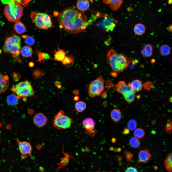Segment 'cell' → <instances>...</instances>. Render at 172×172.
Wrapping results in <instances>:
<instances>
[{"label":"cell","mask_w":172,"mask_h":172,"mask_svg":"<svg viewBox=\"0 0 172 172\" xmlns=\"http://www.w3.org/2000/svg\"><path fill=\"white\" fill-rule=\"evenodd\" d=\"M73 93L75 95H77L79 94V92L78 90H74L73 91Z\"/></svg>","instance_id":"c3c4849f"},{"label":"cell","mask_w":172,"mask_h":172,"mask_svg":"<svg viewBox=\"0 0 172 172\" xmlns=\"http://www.w3.org/2000/svg\"><path fill=\"white\" fill-rule=\"evenodd\" d=\"M145 133L142 128H138L134 131V134L135 137L139 139L142 138L145 136Z\"/></svg>","instance_id":"f546056e"},{"label":"cell","mask_w":172,"mask_h":172,"mask_svg":"<svg viewBox=\"0 0 172 172\" xmlns=\"http://www.w3.org/2000/svg\"><path fill=\"white\" fill-rule=\"evenodd\" d=\"M117 151L120 152L121 151V149L120 148L118 147L117 148Z\"/></svg>","instance_id":"816d5d0a"},{"label":"cell","mask_w":172,"mask_h":172,"mask_svg":"<svg viewBox=\"0 0 172 172\" xmlns=\"http://www.w3.org/2000/svg\"><path fill=\"white\" fill-rule=\"evenodd\" d=\"M19 97L15 94H12L8 95L6 98V102L9 106H13L17 105L18 103Z\"/></svg>","instance_id":"ac0fdd59"},{"label":"cell","mask_w":172,"mask_h":172,"mask_svg":"<svg viewBox=\"0 0 172 172\" xmlns=\"http://www.w3.org/2000/svg\"><path fill=\"white\" fill-rule=\"evenodd\" d=\"M130 132V130L128 128L125 127L124 128V130L122 132V134L124 135H125L129 134Z\"/></svg>","instance_id":"ee69618b"},{"label":"cell","mask_w":172,"mask_h":172,"mask_svg":"<svg viewBox=\"0 0 172 172\" xmlns=\"http://www.w3.org/2000/svg\"><path fill=\"white\" fill-rule=\"evenodd\" d=\"M130 83L132 88L135 93L140 91L142 89V84L139 80H134Z\"/></svg>","instance_id":"7402d4cb"},{"label":"cell","mask_w":172,"mask_h":172,"mask_svg":"<svg viewBox=\"0 0 172 172\" xmlns=\"http://www.w3.org/2000/svg\"><path fill=\"white\" fill-rule=\"evenodd\" d=\"M34 63L32 62H30L29 64V67H32L34 66Z\"/></svg>","instance_id":"f6af8a7d"},{"label":"cell","mask_w":172,"mask_h":172,"mask_svg":"<svg viewBox=\"0 0 172 172\" xmlns=\"http://www.w3.org/2000/svg\"><path fill=\"white\" fill-rule=\"evenodd\" d=\"M26 36L25 38V42L28 45L32 46L35 43V40L34 38L31 36Z\"/></svg>","instance_id":"74e56055"},{"label":"cell","mask_w":172,"mask_h":172,"mask_svg":"<svg viewBox=\"0 0 172 172\" xmlns=\"http://www.w3.org/2000/svg\"><path fill=\"white\" fill-rule=\"evenodd\" d=\"M75 107L77 111L79 112H81L86 108V105L84 102L79 101L76 103Z\"/></svg>","instance_id":"f1b7e54d"},{"label":"cell","mask_w":172,"mask_h":172,"mask_svg":"<svg viewBox=\"0 0 172 172\" xmlns=\"http://www.w3.org/2000/svg\"><path fill=\"white\" fill-rule=\"evenodd\" d=\"M130 144L132 147L136 148L140 145V142L139 139L135 137H133L130 140Z\"/></svg>","instance_id":"d6a6232c"},{"label":"cell","mask_w":172,"mask_h":172,"mask_svg":"<svg viewBox=\"0 0 172 172\" xmlns=\"http://www.w3.org/2000/svg\"><path fill=\"white\" fill-rule=\"evenodd\" d=\"M82 124L85 130L88 131L93 129L95 124L93 120L91 118H87L85 119L83 121Z\"/></svg>","instance_id":"e0dca14e"},{"label":"cell","mask_w":172,"mask_h":172,"mask_svg":"<svg viewBox=\"0 0 172 172\" xmlns=\"http://www.w3.org/2000/svg\"></svg>","instance_id":"6f0895ef"},{"label":"cell","mask_w":172,"mask_h":172,"mask_svg":"<svg viewBox=\"0 0 172 172\" xmlns=\"http://www.w3.org/2000/svg\"><path fill=\"white\" fill-rule=\"evenodd\" d=\"M107 60L112 70L118 73L128 67L130 63L126 55L118 53L113 49L110 50L107 53Z\"/></svg>","instance_id":"3957f363"},{"label":"cell","mask_w":172,"mask_h":172,"mask_svg":"<svg viewBox=\"0 0 172 172\" xmlns=\"http://www.w3.org/2000/svg\"><path fill=\"white\" fill-rule=\"evenodd\" d=\"M172 121L170 119L168 120L166 123L165 127V131L169 134L171 133L172 130Z\"/></svg>","instance_id":"8d00e7d4"},{"label":"cell","mask_w":172,"mask_h":172,"mask_svg":"<svg viewBox=\"0 0 172 172\" xmlns=\"http://www.w3.org/2000/svg\"><path fill=\"white\" fill-rule=\"evenodd\" d=\"M114 148L113 147H110L109 148V149L110 150H113L114 149Z\"/></svg>","instance_id":"db71d44e"},{"label":"cell","mask_w":172,"mask_h":172,"mask_svg":"<svg viewBox=\"0 0 172 172\" xmlns=\"http://www.w3.org/2000/svg\"><path fill=\"white\" fill-rule=\"evenodd\" d=\"M137 122L134 119H131L129 120L127 124V128L131 130L135 129L137 127Z\"/></svg>","instance_id":"836d02e7"},{"label":"cell","mask_w":172,"mask_h":172,"mask_svg":"<svg viewBox=\"0 0 172 172\" xmlns=\"http://www.w3.org/2000/svg\"><path fill=\"white\" fill-rule=\"evenodd\" d=\"M138 157L140 162L145 163L148 162L151 157V155L149 150H141L138 153Z\"/></svg>","instance_id":"5bb4252c"},{"label":"cell","mask_w":172,"mask_h":172,"mask_svg":"<svg viewBox=\"0 0 172 172\" xmlns=\"http://www.w3.org/2000/svg\"><path fill=\"white\" fill-rule=\"evenodd\" d=\"M124 172H139L136 168L132 167H129L127 168Z\"/></svg>","instance_id":"b9f144b4"},{"label":"cell","mask_w":172,"mask_h":172,"mask_svg":"<svg viewBox=\"0 0 172 172\" xmlns=\"http://www.w3.org/2000/svg\"><path fill=\"white\" fill-rule=\"evenodd\" d=\"M34 124L37 127H41L46 124L48 119L43 113H37L34 116L33 118Z\"/></svg>","instance_id":"8fae6325"},{"label":"cell","mask_w":172,"mask_h":172,"mask_svg":"<svg viewBox=\"0 0 172 172\" xmlns=\"http://www.w3.org/2000/svg\"><path fill=\"white\" fill-rule=\"evenodd\" d=\"M171 49L168 45L165 44L161 46L159 49V52L160 54L163 56L168 55L170 52Z\"/></svg>","instance_id":"83f0119b"},{"label":"cell","mask_w":172,"mask_h":172,"mask_svg":"<svg viewBox=\"0 0 172 172\" xmlns=\"http://www.w3.org/2000/svg\"><path fill=\"white\" fill-rule=\"evenodd\" d=\"M11 90L20 98L22 97H33L35 92L31 84L27 81L18 83L14 86Z\"/></svg>","instance_id":"52a82bcc"},{"label":"cell","mask_w":172,"mask_h":172,"mask_svg":"<svg viewBox=\"0 0 172 172\" xmlns=\"http://www.w3.org/2000/svg\"><path fill=\"white\" fill-rule=\"evenodd\" d=\"M97 132V130L95 129H94L92 130L88 131L85 130L84 132L88 135L92 137H94Z\"/></svg>","instance_id":"f35d334b"},{"label":"cell","mask_w":172,"mask_h":172,"mask_svg":"<svg viewBox=\"0 0 172 172\" xmlns=\"http://www.w3.org/2000/svg\"><path fill=\"white\" fill-rule=\"evenodd\" d=\"M110 117L112 119L114 122H117L121 120L122 113L120 110L118 109H114L111 111Z\"/></svg>","instance_id":"ffe728a7"},{"label":"cell","mask_w":172,"mask_h":172,"mask_svg":"<svg viewBox=\"0 0 172 172\" xmlns=\"http://www.w3.org/2000/svg\"><path fill=\"white\" fill-rule=\"evenodd\" d=\"M61 83L58 81H57L55 83V86L57 87L59 85L61 84Z\"/></svg>","instance_id":"681fc988"},{"label":"cell","mask_w":172,"mask_h":172,"mask_svg":"<svg viewBox=\"0 0 172 172\" xmlns=\"http://www.w3.org/2000/svg\"><path fill=\"white\" fill-rule=\"evenodd\" d=\"M152 84L150 82H147L145 83L143 86L145 90H149L152 86Z\"/></svg>","instance_id":"ab89813d"},{"label":"cell","mask_w":172,"mask_h":172,"mask_svg":"<svg viewBox=\"0 0 172 172\" xmlns=\"http://www.w3.org/2000/svg\"><path fill=\"white\" fill-rule=\"evenodd\" d=\"M135 93L133 92L124 97V99L129 103L132 102L135 97Z\"/></svg>","instance_id":"d590c367"},{"label":"cell","mask_w":172,"mask_h":172,"mask_svg":"<svg viewBox=\"0 0 172 172\" xmlns=\"http://www.w3.org/2000/svg\"><path fill=\"white\" fill-rule=\"evenodd\" d=\"M62 87V85L61 84H60L57 87L59 89H60Z\"/></svg>","instance_id":"f5cc1de1"},{"label":"cell","mask_w":172,"mask_h":172,"mask_svg":"<svg viewBox=\"0 0 172 172\" xmlns=\"http://www.w3.org/2000/svg\"><path fill=\"white\" fill-rule=\"evenodd\" d=\"M23 9L22 5L17 1L13 0L6 4L4 14L8 21L16 22L20 20L22 16Z\"/></svg>","instance_id":"5b68a950"},{"label":"cell","mask_w":172,"mask_h":172,"mask_svg":"<svg viewBox=\"0 0 172 172\" xmlns=\"http://www.w3.org/2000/svg\"><path fill=\"white\" fill-rule=\"evenodd\" d=\"M30 17L38 29L47 30L53 27L50 16L47 14L36 11L31 13Z\"/></svg>","instance_id":"8992f818"},{"label":"cell","mask_w":172,"mask_h":172,"mask_svg":"<svg viewBox=\"0 0 172 172\" xmlns=\"http://www.w3.org/2000/svg\"><path fill=\"white\" fill-rule=\"evenodd\" d=\"M16 141L18 144L19 150L21 153L23 155H30L32 147L30 142H22L19 140H17Z\"/></svg>","instance_id":"7c38bea8"},{"label":"cell","mask_w":172,"mask_h":172,"mask_svg":"<svg viewBox=\"0 0 172 172\" xmlns=\"http://www.w3.org/2000/svg\"><path fill=\"white\" fill-rule=\"evenodd\" d=\"M124 153L127 159L129 161H131L133 157V155L132 153L126 150L125 151Z\"/></svg>","instance_id":"60d3db41"},{"label":"cell","mask_w":172,"mask_h":172,"mask_svg":"<svg viewBox=\"0 0 172 172\" xmlns=\"http://www.w3.org/2000/svg\"><path fill=\"white\" fill-rule=\"evenodd\" d=\"M153 49L151 45L150 44H146L144 47L141 51V53L145 57L151 56L153 54Z\"/></svg>","instance_id":"44dd1931"},{"label":"cell","mask_w":172,"mask_h":172,"mask_svg":"<svg viewBox=\"0 0 172 172\" xmlns=\"http://www.w3.org/2000/svg\"><path fill=\"white\" fill-rule=\"evenodd\" d=\"M55 53L54 59L58 61L61 62L66 55V53L64 50L60 49L57 51L55 50Z\"/></svg>","instance_id":"484cf974"},{"label":"cell","mask_w":172,"mask_h":172,"mask_svg":"<svg viewBox=\"0 0 172 172\" xmlns=\"http://www.w3.org/2000/svg\"><path fill=\"white\" fill-rule=\"evenodd\" d=\"M74 99L75 101H77L79 100V97L78 96H76L74 97Z\"/></svg>","instance_id":"bcb514c9"},{"label":"cell","mask_w":172,"mask_h":172,"mask_svg":"<svg viewBox=\"0 0 172 172\" xmlns=\"http://www.w3.org/2000/svg\"><path fill=\"white\" fill-rule=\"evenodd\" d=\"M32 75L35 79H38L44 75L45 74L38 68H36L32 71Z\"/></svg>","instance_id":"1f68e13d"},{"label":"cell","mask_w":172,"mask_h":172,"mask_svg":"<svg viewBox=\"0 0 172 172\" xmlns=\"http://www.w3.org/2000/svg\"><path fill=\"white\" fill-rule=\"evenodd\" d=\"M172 153H169L166 157L164 161L165 167L166 170L168 172H172Z\"/></svg>","instance_id":"603a6c76"},{"label":"cell","mask_w":172,"mask_h":172,"mask_svg":"<svg viewBox=\"0 0 172 172\" xmlns=\"http://www.w3.org/2000/svg\"><path fill=\"white\" fill-rule=\"evenodd\" d=\"M104 81L102 77L100 76L89 84L88 92L90 96L93 97L99 95L104 90Z\"/></svg>","instance_id":"9c48e42d"},{"label":"cell","mask_w":172,"mask_h":172,"mask_svg":"<svg viewBox=\"0 0 172 172\" xmlns=\"http://www.w3.org/2000/svg\"><path fill=\"white\" fill-rule=\"evenodd\" d=\"M60 27L70 34H76L84 31L89 25L86 15L77 9L65 8L57 16Z\"/></svg>","instance_id":"6da1fadb"},{"label":"cell","mask_w":172,"mask_h":172,"mask_svg":"<svg viewBox=\"0 0 172 172\" xmlns=\"http://www.w3.org/2000/svg\"><path fill=\"white\" fill-rule=\"evenodd\" d=\"M32 0H0L2 2L6 4L11 1L15 0L17 1L22 5L24 7L27 6Z\"/></svg>","instance_id":"4dcf8cb0"},{"label":"cell","mask_w":172,"mask_h":172,"mask_svg":"<svg viewBox=\"0 0 172 172\" xmlns=\"http://www.w3.org/2000/svg\"><path fill=\"white\" fill-rule=\"evenodd\" d=\"M103 0V2L105 4L108 5L110 8L114 11L118 10L120 7L123 2L122 0Z\"/></svg>","instance_id":"4fadbf2b"},{"label":"cell","mask_w":172,"mask_h":172,"mask_svg":"<svg viewBox=\"0 0 172 172\" xmlns=\"http://www.w3.org/2000/svg\"><path fill=\"white\" fill-rule=\"evenodd\" d=\"M2 49L5 53L11 54L12 57L17 61L21 49V40L20 37L13 34L12 35L6 36Z\"/></svg>","instance_id":"277c9868"},{"label":"cell","mask_w":172,"mask_h":172,"mask_svg":"<svg viewBox=\"0 0 172 172\" xmlns=\"http://www.w3.org/2000/svg\"><path fill=\"white\" fill-rule=\"evenodd\" d=\"M145 28L144 25L142 24L139 23L136 24L134 28L135 33L138 35L143 34L145 32Z\"/></svg>","instance_id":"d4e9b609"},{"label":"cell","mask_w":172,"mask_h":172,"mask_svg":"<svg viewBox=\"0 0 172 172\" xmlns=\"http://www.w3.org/2000/svg\"><path fill=\"white\" fill-rule=\"evenodd\" d=\"M85 150L86 151H88L89 150V149L88 147H86L85 148Z\"/></svg>","instance_id":"11a10c76"},{"label":"cell","mask_w":172,"mask_h":172,"mask_svg":"<svg viewBox=\"0 0 172 172\" xmlns=\"http://www.w3.org/2000/svg\"><path fill=\"white\" fill-rule=\"evenodd\" d=\"M9 85V80L6 79L5 75L0 71V94L5 91L8 88Z\"/></svg>","instance_id":"9a60e30c"},{"label":"cell","mask_w":172,"mask_h":172,"mask_svg":"<svg viewBox=\"0 0 172 172\" xmlns=\"http://www.w3.org/2000/svg\"><path fill=\"white\" fill-rule=\"evenodd\" d=\"M115 89L118 93L122 94L124 97L128 94L134 92L131 86L130 83L127 85L124 81H119L115 85Z\"/></svg>","instance_id":"30bf717a"},{"label":"cell","mask_w":172,"mask_h":172,"mask_svg":"<svg viewBox=\"0 0 172 172\" xmlns=\"http://www.w3.org/2000/svg\"><path fill=\"white\" fill-rule=\"evenodd\" d=\"M169 100H170V101L171 102L172 101V97H171V98H170L169 99Z\"/></svg>","instance_id":"9f6ffc18"},{"label":"cell","mask_w":172,"mask_h":172,"mask_svg":"<svg viewBox=\"0 0 172 172\" xmlns=\"http://www.w3.org/2000/svg\"><path fill=\"white\" fill-rule=\"evenodd\" d=\"M38 60L40 62L42 60L45 61V60L51 58L48 54L43 52L39 53L38 55Z\"/></svg>","instance_id":"e575fe53"},{"label":"cell","mask_w":172,"mask_h":172,"mask_svg":"<svg viewBox=\"0 0 172 172\" xmlns=\"http://www.w3.org/2000/svg\"><path fill=\"white\" fill-rule=\"evenodd\" d=\"M12 77L14 80L17 81L20 78V76L19 73H13L12 74Z\"/></svg>","instance_id":"7bdbcfd3"},{"label":"cell","mask_w":172,"mask_h":172,"mask_svg":"<svg viewBox=\"0 0 172 172\" xmlns=\"http://www.w3.org/2000/svg\"><path fill=\"white\" fill-rule=\"evenodd\" d=\"M21 53L22 56L25 57H28L31 56L33 53V50L30 46H26L21 49Z\"/></svg>","instance_id":"cb8c5ba5"},{"label":"cell","mask_w":172,"mask_h":172,"mask_svg":"<svg viewBox=\"0 0 172 172\" xmlns=\"http://www.w3.org/2000/svg\"><path fill=\"white\" fill-rule=\"evenodd\" d=\"M168 29L169 31L172 32V25H170L168 27Z\"/></svg>","instance_id":"f907efd6"},{"label":"cell","mask_w":172,"mask_h":172,"mask_svg":"<svg viewBox=\"0 0 172 172\" xmlns=\"http://www.w3.org/2000/svg\"><path fill=\"white\" fill-rule=\"evenodd\" d=\"M74 59L72 55L65 56L61 62L63 65H65L66 68L71 66L74 63Z\"/></svg>","instance_id":"4316f807"},{"label":"cell","mask_w":172,"mask_h":172,"mask_svg":"<svg viewBox=\"0 0 172 172\" xmlns=\"http://www.w3.org/2000/svg\"><path fill=\"white\" fill-rule=\"evenodd\" d=\"M13 28L16 32L18 34L24 33L26 30L25 26L20 21L15 22Z\"/></svg>","instance_id":"d6986e66"},{"label":"cell","mask_w":172,"mask_h":172,"mask_svg":"<svg viewBox=\"0 0 172 172\" xmlns=\"http://www.w3.org/2000/svg\"><path fill=\"white\" fill-rule=\"evenodd\" d=\"M90 6V3L88 0H79L76 3L77 9L81 11H86Z\"/></svg>","instance_id":"2e32d148"},{"label":"cell","mask_w":172,"mask_h":172,"mask_svg":"<svg viewBox=\"0 0 172 172\" xmlns=\"http://www.w3.org/2000/svg\"><path fill=\"white\" fill-rule=\"evenodd\" d=\"M72 123V119L65 115L63 110H61L54 116L53 124L56 128L61 129L70 128Z\"/></svg>","instance_id":"ba28073f"},{"label":"cell","mask_w":172,"mask_h":172,"mask_svg":"<svg viewBox=\"0 0 172 172\" xmlns=\"http://www.w3.org/2000/svg\"><path fill=\"white\" fill-rule=\"evenodd\" d=\"M88 21L89 25L101 28L107 32L113 31L118 22L111 15L98 11L94 12Z\"/></svg>","instance_id":"7a4b0ae2"},{"label":"cell","mask_w":172,"mask_h":172,"mask_svg":"<svg viewBox=\"0 0 172 172\" xmlns=\"http://www.w3.org/2000/svg\"><path fill=\"white\" fill-rule=\"evenodd\" d=\"M116 139L114 138H113L111 140V142L113 143H114L116 141Z\"/></svg>","instance_id":"7dc6e473"}]
</instances>
